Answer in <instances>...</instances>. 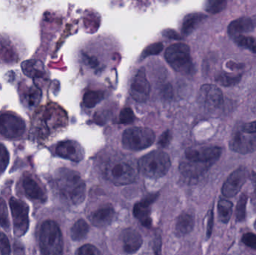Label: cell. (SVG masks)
Instances as JSON below:
<instances>
[{"instance_id": "26", "label": "cell", "mask_w": 256, "mask_h": 255, "mask_svg": "<svg viewBox=\"0 0 256 255\" xmlns=\"http://www.w3.org/2000/svg\"><path fill=\"white\" fill-rule=\"evenodd\" d=\"M90 227L85 220H80L74 224L70 229V236L74 241H81L84 239L88 234Z\"/></svg>"}, {"instance_id": "2", "label": "cell", "mask_w": 256, "mask_h": 255, "mask_svg": "<svg viewBox=\"0 0 256 255\" xmlns=\"http://www.w3.org/2000/svg\"><path fill=\"white\" fill-rule=\"evenodd\" d=\"M67 124V115L60 106L49 104L38 111L33 120L32 134L45 140Z\"/></svg>"}, {"instance_id": "43", "label": "cell", "mask_w": 256, "mask_h": 255, "mask_svg": "<svg viewBox=\"0 0 256 255\" xmlns=\"http://www.w3.org/2000/svg\"><path fill=\"white\" fill-rule=\"evenodd\" d=\"M214 225V213L213 211H210L209 214L208 222L207 236L210 238L212 235V230H213Z\"/></svg>"}, {"instance_id": "8", "label": "cell", "mask_w": 256, "mask_h": 255, "mask_svg": "<svg viewBox=\"0 0 256 255\" xmlns=\"http://www.w3.org/2000/svg\"><path fill=\"white\" fill-rule=\"evenodd\" d=\"M156 136L153 130L146 127H131L123 133L122 145L131 151H142L153 145Z\"/></svg>"}, {"instance_id": "37", "label": "cell", "mask_w": 256, "mask_h": 255, "mask_svg": "<svg viewBox=\"0 0 256 255\" xmlns=\"http://www.w3.org/2000/svg\"><path fill=\"white\" fill-rule=\"evenodd\" d=\"M0 255H10V246L8 239L7 236L3 233H0Z\"/></svg>"}, {"instance_id": "16", "label": "cell", "mask_w": 256, "mask_h": 255, "mask_svg": "<svg viewBox=\"0 0 256 255\" xmlns=\"http://www.w3.org/2000/svg\"><path fill=\"white\" fill-rule=\"evenodd\" d=\"M158 195H150L142 202H138L134 208V215L142 226L150 227L152 226V205L156 200Z\"/></svg>"}, {"instance_id": "17", "label": "cell", "mask_w": 256, "mask_h": 255, "mask_svg": "<svg viewBox=\"0 0 256 255\" xmlns=\"http://www.w3.org/2000/svg\"><path fill=\"white\" fill-rule=\"evenodd\" d=\"M20 95L24 106L32 109L38 104L42 93L37 85H21L20 86Z\"/></svg>"}, {"instance_id": "3", "label": "cell", "mask_w": 256, "mask_h": 255, "mask_svg": "<svg viewBox=\"0 0 256 255\" xmlns=\"http://www.w3.org/2000/svg\"><path fill=\"white\" fill-rule=\"evenodd\" d=\"M138 165L126 156L116 155L105 162L102 172L105 178L116 185L131 184L136 179Z\"/></svg>"}, {"instance_id": "7", "label": "cell", "mask_w": 256, "mask_h": 255, "mask_svg": "<svg viewBox=\"0 0 256 255\" xmlns=\"http://www.w3.org/2000/svg\"><path fill=\"white\" fill-rule=\"evenodd\" d=\"M167 62L176 71L189 74L194 71V64L189 46L183 43H174L165 52Z\"/></svg>"}, {"instance_id": "40", "label": "cell", "mask_w": 256, "mask_h": 255, "mask_svg": "<svg viewBox=\"0 0 256 255\" xmlns=\"http://www.w3.org/2000/svg\"><path fill=\"white\" fill-rule=\"evenodd\" d=\"M170 141H171V133L170 131L164 132L160 138L159 145L162 148H165L170 143Z\"/></svg>"}, {"instance_id": "46", "label": "cell", "mask_w": 256, "mask_h": 255, "mask_svg": "<svg viewBox=\"0 0 256 255\" xmlns=\"http://www.w3.org/2000/svg\"><path fill=\"white\" fill-rule=\"evenodd\" d=\"M85 59L86 61V62L88 63L90 65H91L92 67H96L98 64V60L96 58H94V57H90L88 55H85Z\"/></svg>"}, {"instance_id": "11", "label": "cell", "mask_w": 256, "mask_h": 255, "mask_svg": "<svg viewBox=\"0 0 256 255\" xmlns=\"http://www.w3.org/2000/svg\"><path fill=\"white\" fill-rule=\"evenodd\" d=\"M198 100L204 109L212 112L222 106L224 95L221 90L216 85L206 84L200 88Z\"/></svg>"}, {"instance_id": "18", "label": "cell", "mask_w": 256, "mask_h": 255, "mask_svg": "<svg viewBox=\"0 0 256 255\" xmlns=\"http://www.w3.org/2000/svg\"><path fill=\"white\" fill-rule=\"evenodd\" d=\"M123 249L128 254L136 253L142 245V238L138 232L134 229H126L122 234Z\"/></svg>"}, {"instance_id": "33", "label": "cell", "mask_w": 256, "mask_h": 255, "mask_svg": "<svg viewBox=\"0 0 256 255\" xmlns=\"http://www.w3.org/2000/svg\"><path fill=\"white\" fill-rule=\"evenodd\" d=\"M240 76H234L230 73H221L216 78V81L224 86H230L239 82Z\"/></svg>"}, {"instance_id": "4", "label": "cell", "mask_w": 256, "mask_h": 255, "mask_svg": "<svg viewBox=\"0 0 256 255\" xmlns=\"http://www.w3.org/2000/svg\"><path fill=\"white\" fill-rule=\"evenodd\" d=\"M56 183L61 194L73 205H80L85 200L86 187L78 172L70 169H60Z\"/></svg>"}, {"instance_id": "25", "label": "cell", "mask_w": 256, "mask_h": 255, "mask_svg": "<svg viewBox=\"0 0 256 255\" xmlns=\"http://www.w3.org/2000/svg\"><path fill=\"white\" fill-rule=\"evenodd\" d=\"M16 55L12 48L10 42L0 37V60L10 63L16 61Z\"/></svg>"}, {"instance_id": "27", "label": "cell", "mask_w": 256, "mask_h": 255, "mask_svg": "<svg viewBox=\"0 0 256 255\" xmlns=\"http://www.w3.org/2000/svg\"><path fill=\"white\" fill-rule=\"evenodd\" d=\"M233 205L230 201L221 199L218 203V214L221 221L224 223H228L232 214Z\"/></svg>"}, {"instance_id": "5", "label": "cell", "mask_w": 256, "mask_h": 255, "mask_svg": "<svg viewBox=\"0 0 256 255\" xmlns=\"http://www.w3.org/2000/svg\"><path fill=\"white\" fill-rule=\"evenodd\" d=\"M39 246L42 255H62V235L55 222L48 220L42 224L39 233Z\"/></svg>"}, {"instance_id": "6", "label": "cell", "mask_w": 256, "mask_h": 255, "mask_svg": "<svg viewBox=\"0 0 256 255\" xmlns=\"http://www.w3.org/2000/svg\"><path fill=\"white\" fill-rule=\"evenodd\" d=\"M171 160L166 153L154 151L146 154L138 163V171L148 178H160L168 172Z\"/></svg>"}, {"instance_id": "21", "label": "cell", "mask_w": 256, "mask_h": 255, "mask_svg": "<svg viewBox=\"0 0 256 255\" xmlns=\"http://www.w3.org/2000/svg\"><path fill=\"white\" fill-rule=\"evenodd\" d=\"M24 193L28 199L32 200H38L44 202L46 200V196L43 190L40 188L37 182L31 177H26L22 181Z\"/></svg>"}, {"instance_id": "14", "label": "cell", "mask_w": 256, "mask_h": 255, "mask_svg": "<svg viewBox=\"0 0 256 255\" xmlns=\"http://www.w3.org/2000/svg\"><path fill=\"white\" fill-rule=\"evenodd\" d=\"M232 151L240 154H248L256 151V134L236 132L230 142Z\"/></svg>"}, {"instance_id": "1", "label": "cell", "mask_w": 256, "mask_h": 255, "mask_svg": "<svg viewBox=\"0 0 256 255\" xmlns=\"http://www.w3.org/2000/svg\"><path fill=\"white\" fill-rule=\"evenodd\" d=\"M221 154L222 149L216 146L190 148L180 163V172L186 178H198L219 160Z\"/></svg>"}, {"instance_id": "28", "label": "cell", "mask_w": 256, "mask_h": 255, "mask_svg": "<svg viewBox=\"0 0 256 255\" xmlns=\"http://www.w3.org/2000/svg\"><path fill=\"white\" fill-rule=\"evenodd\" d=\"M104 97L103 91H88L84 97V103L88 108H93L98 104Z\"/></svg>"}, {"instance_id": "22", "label": "cell", "mask_w": 256, "mask_h": 255, "mask_svg": "<svg viewBox=\"0 0 256 255\" xmlns=\"http://www.w3.org/2000/svg\"><path fill=\"white\" fill-rule=\"evenodd\" d=\"M22 69L26 76L31 79H42L46 74L43 63L37 60L24 61L22 63Z\"/></svg>"}, {"instance_id": "34", "label": "cell", "mask_w": 256, "mask_h": 255, "mask_svg": "<svg viewBox=\"0 0 256 255\" xmlns=\"http://www.w3.org/2000/svg\"><path fill=\"white\" fill-rule=\"evenodd\" d=\"M164 49V44L160 42H156V43H152L144 49L142 54V58H144L146 57L150 56V55H158Z\"/></svg>"}, {"instance_id": "42", "label": "cell", "mask_w": 256, "mask_h": 255, "mask_svg": "<svg viewBox=\"0 0 256 255\" xmlns=\"http://www.w3.org/2000/svg\"><path fill=\"white\" fill-rule=\"evenodd\" d=\"M162 34L165 37H168V38L174 39V40H179V39H180V36L179 35L178 33L173 29L164 30Z\"/></svg>"}, {"instance_id": "29", "label": "cell", "mask_w": 256, "mask_h": 255, "mask_svg": "<svg viewBox=\"0 0 256 255\" xmlns=\"http://www.w3.org/2000/svg\"><path fill=\"white\" fill-rule=\"evenodd\" d=\"M234 41L238 46L246 48L251 52L256 53V38L248 36H239L234 38Z\"/></svg>"}, {"instance_id": "20", "label": "cell", "mask_w": 256, "mask_h": 255, "mask_svg": "<svg viewBox=\"0 0 256 255\" xmlns=\"http://www.w3.org/2000/svg\"><path fill=\"white\" fill-rule=\"evenodd\" d=\"M115 217V211L111 205H105L99 208L92 215L91 222L97 227L109 226Z\"/></svg>"}, {"instance_id": "39", "label": "cell", "mask_w": 256, "mask_h": 255, "mask_svg": "<svg viewBox=\"0 0 256 255\" xmlns=\"http://www.w3.org/2000/svg\"><path fill=\"white\" fill-rule=\"evenodd\" d=\"M242 242L252 250H256V235L254 233H246L242 238Z\"/></svg>"}, {"instance_id": "35", "label": "cell", "mask_w": 256, "mask_h": 255, "mask_svg": "<svg viewBox=\"0 0 256 255\" xmlns=\"http://www.w3.org/2000/svg\"><path fill=\"white\" fill-rule=\"evenodd\" d=\"M9 163V154L6 147L0 143V175L6 171Z\"/></svg>"}, {"instance_id": "47", "label": "cell", "mask_w": 256, "mask_h": 255, "mask_svg": "<svg viewBox=\"0 0 256 255\" xmlns=\"http://www.w3.org/2000/svg\"><path fill=\"white\" fill-rule=\"evenodd\" d=\"M252 181H254V184H255L256 190V174L252 173Z\"/></svg>"}, {"instance_id": "19", "label": "cell", "mask_w": 256, "mask_h": 255, "mask_svg": "<svg viewBox=\"0 0 256 255\" xmlns=\"http://www.w3.org/2000/svg\"><path fill=\"white\" fill-rule=\"evenodd\" d=\"M255 28V22L250 17H242L232 21L228 27V34L236 37L243 35L244 33L250 32Z\"/></svg>"}, {"instance_id": "24", "label": "cell", "mask_w": 256, "mask_h": 255, "mask_svg": "<svg viewBox=\"0 0 256 255\" xmlns=\"http://www.w3.org/2000/svg\"><path fill=\"white\" fill-rule=\"evenodd\" d=\"M194 227V219L190 214H183L176 223V234L178 236H184L189 234Z\"/></svg>"}, {"instance_id": "10", "label": "cell", "mask_w": 256, "mask_h": 255, "mask_svg": "<svg viewBox=\"0 0 256 255\" xmlns=\"http://www.w3.org/2000/svg\"><path fill=\"white\" fill-rule=\"evenodd\" d=\"M10 211L13 217L14 232L18 238L24 236L30 226L28 207L19 199L12 198L10 199Z\"/></svg>"}, {"instance_id": "32", "label": "cell", "mask_w": 256, "mask_h": 255, "mask_svg": "<svg viewBox=\"0 0 256 255\" xmlns=\"http://www.w3.org/2000/svg\"><path fill=\"white\" fill-rule=\"evenodd\" d=\"M0 226L4 229H8L10 227L8 212L6 202L0 198Z\"/></svg>"}, {"instance_id": "44", "label": "cell", "mask_w": 256, "mask_h": 255, "mask_svg": "<svg viewBox=\"0 0 256 255\" xmlns=\"http://www.w3.org/2000/svg\"><path fill=\"white\" fill-rule=\"evenodd\" d=\"M162 95L167 99H171L172 97V89L171 85H164L162 89Z\"/></svg>"}, {"instance_id": "41", "label": "cell", "mask_w": 256, "mask_h": 255, "mask_svg": "<svg viewBox=\"0 0 256 255\" xmlns=\"http://www.w3.org/2000/svg\"><path fill=\"white\" fill-rule=\"evenodd\" d=\"M242 131L246 133L255 134V133H256V121L244 124V125L242 127Z\"/></svg>"}, {"instance_id": "9", "label": "cell", "mask_w": 256, "mask_h": 255, "mask_svg": "<svg viewBox=\"0 0 256 255\" xmlns=\"http://www.w3.org/2000/svg\"><path fill=\"white\" fill-rule=\"evenodd\" d=\"M26 129L25 121L12 112L0 113V136L8 140H18L24 136Z\"/></svg>"}, {"instance_id": "38", "label": "cell", "mask_w": 256, "mask_h": 255, "mask_svg": "<svg viewBox=\"0 0 256 255\" xmlns=\"http://www.w3.org/2000/svg\"><path fill=\"white\" fill-rule=\"evenodd\" d=\"M78 255H102V253L92 245L82 246L78 250Z\"/></svg>"}, {"instance_id": "31", "label": "cell", "mask_w": 256, "mask_h": 255, "mask_svg": "<svg viewBox=\"0 0 256 255\" xmlns=\"http://www.w3.org/2000/svg\"><path fill=\"white\" fill-rule=\"evenodd\" d=\"M226 4V1L222 0H210L206 3V10L209 13H220L225 9Z\"/></svg>"}, {"instance_id": "15", "label": "cell", "mask_w": 256, "mask_h": 255, "mask_svg": "<svg viewBox=\"0 0 256 255\" xmlns=\"http://www.w3.org/2000/svg\"><path fill=\"white\" fill-rule=\"evenodd\" d=\"M56 153L58 157L76 163L82 160L85 156L82 147L78 142L73 140L60 142L56 148Z\"/></svg>"}, {"instance_id": "30", "label": "cell", "mask_w": 256, "mask_h": 255, "mask_svg": "<svg viewBox=\"0 0 256 255\" xmlns=\"http://www.w3.org/2000/svg\"><path fill=\"white\" fill-rule=\"evenodd\" d=\"M248 200V196L246 194H243L240 196L238 203L237 208H236V220L240 223L246 220Z\"/></svg>"}, {"instance_id": "12", "label": "cell", "mask_w": 256, "mask_h": 255, "mask_svg": "<svg viewBox=\"0 0 256 255\" xmlns=\"http://www.w3.org/2000/svg\"><path fill=\"white\" fill-rule=\"evenodd\" d=\"M150 83L146 76L144 68L140 69L136 73L130 86V94L138 103L147 101L150 95Z\"/></svg>"}, {"instance_id": "45", "label": "cell", "mask_w": 256, "mask_h": 255, "mask_svg": "<svg viewBox=\"0 0 256 255\" xmlns=\"http://www.w3.org/2000/svg\"><path fill=\"white\" fill-rule=\"evenodd\" d=\"M154 255H161V240L160 237L156 238L154 246Z\"/></svg>"}, {"instance_id": "36", "label": "cell", "mask_w": 256, "mask_h": 255, "mask_svg": "<svg viewBox=\"0 0 256 255\" xmlns=\"http://www.w3.org/2000/svg\"><path fill=\"white\" fill-rule=\"evenodd\" d=\"M135 119L134 112L129 107L124 108L120 114V123L123 124H132Z\"/></svg>"}, {"instance_id": "13", "label": "cell", "mask_w": 256, "mask_h": 255, "mask_svg": "<svg viewBox=\"0 0 256 255\" xmlns=\"http://www.w3.org/2000/svg\"><path fill=\"white\" fill-rule=\"evenodd\" d=\"M250 177V173L245 167H240L233 172L227 178L222 186V193L227 198L236 196L242 190Z\"/></svg>"}, {"instance_id": "23", "label": "cell", "mask_w": 256, "mask_h": 255, "mask_svg": "<svg viewBox=\"0 0 256 255\" xmlns=\"http://www.w3.org/2000/svg\"><path fill=\"white\" fill-rule=\"evenodd\" d=\"M206 17V15L201 13H191L186 15L182 22V33L184 35L190 34Z\"/></svg>"}]
</instances>
